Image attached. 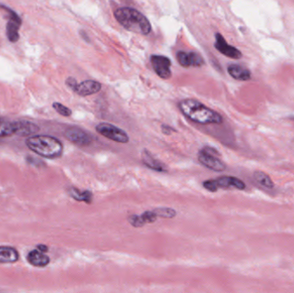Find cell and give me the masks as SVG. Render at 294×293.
Wrapping results in <instances>:
<instances>
[{"label":"cell","instance_id":"cell-25","mask_svg":"<svg viewBox=\"0 0 294 293\" xmlns=\"http://www.w3.org/2000/svg\"><path fill=\"white\" fill-rule=\"evenodd\" d=\"M162 132L166 134V135H169L172 132H176L175 129L172 128L171 127L169 126H166V125H163L162 126Z\"/></svg>","mask_w":294,"mask_h":293},{"label":"cell","instance_id":"cell-5","mask_svg":"<svg viewBox=\"0 0 294 293\" xmlns=\"http://www.w3.org/2000/svg\"><path fill=\"white\" fill-rule=\"evenodd\" d=\"M203 187L210 192H216L219 188L235 187L239 190H243L246 186L243 181L233 176H222L218 179L208 180L203 183Z\"/></svg>","mask_w":294,"mask_h":293},{"label":"cell","instance_id":"cell-14","mask_svg":"<svg viewBox=\"0 0 294 293\" xmlns=\"http://www.w3.org/2000/svg\"><path fill=\"white\" fill-rule=\"evenodd\" d=\"M16 134L20 136H30L39 132V127L33 122L28 121H15Z\"/></svg>","mask_w":294,"mask_h":293},{"label":"cell","instance_id":"cell-18","mask_svg":"<svg viewBox=\"0 0 294 293\" xmlns=\"http://www.w3.org/2000/svg\"><path fill=\"white\" fill-rule=\"evenodd\" d=\"M16 134L15 121L0 118V137H9Z\"/></svg>","mask_w":294,"mask_h":293},{"label":"cell","instance_id":"cell-15","mask_svg":"<svg viewBox=\"0 0 294 293\" xmlns=\"http://www.w3.org/2000/svg\"><path fill=\"white\" fill-rule=\"evenodd\" d=\"M27 260L29 261V263L31 264L34 267H39V268L46 267L50 262L49 257L46 256L43 252L40 251L39 249L30 251L27 256Z\"/></svg>","mask_w":294,"mask_h":293},{"label":"cell","instance_id":"cell-3","mask_svg":"<svg viewBox=\"0 0 294 293\" xmlns=\"http://www.w3.org/2000/svg\"><path fill=\"white\" fill-rule=\"evenodd\" d=\"M26 145L36 154L48 159L59 158L63 153L62 143L52 136H32L27 139Z\"/></svg>","mask_w":294,"mask_h":293},{"label":"cell","instance_id":"cell-1","mask_svg":"<svg viewBox=\"0 0 294 293\" xmlns=\"http://www.w3.org/2000/svg\"><path fill=\"white\" fill-rule=\"evenodd\" d=\"M181 112L195 123L202 125L221 124L223 118L216 111L195 99H184L179 103Z\"/></svg>","mask_w":294,"mask_h":293},{"label":"cell","instance_id":"cell-9","mask_svg":"<svg viewBox=\"0 0 294 293\" xmlns=\"http://www.w3.org/2000/svg\"><path fill=\"white\" fill-rule=\"evenodd\" d=\"M65 137L77 146H88L92 143V137L88 132L79 128H70L66 129Z\"/></svg>","mask_w":294,"mask_h":293},{"label":"cell","instance_id":"cell-23","mask_svg":"<svg viewBox=\"0 0 294 293\" xmlns=\"http://www.w3.org/2000/svg\"><path fill=\"white\" fill-rule=\"evenodd\" d=\"M129 223L135 228L142 227L146 224L141 215H132L129 217Z\"/></svg>","mask_w":294,"mask_h":293},{"label":"cell","instance_id":"cell-22","mask_svg":"<svg viewBox=\"0 0 294 293\" xmlns=\"http://www.w3.org/2000/svg\"><path fill=\"white\" fill-rule=\"evenodd\" d=\"M53 108L56 110L57 113H59L62 116L69 117V116L72 115V110L69 108L63 105L61 103H55L53 104Z\"/></svg>","mask_w":294,"mask_h":293},{"label":"cell","instance_id":"cell-8","mask_svg":"<svg viewBox=\"0 0 294 293\" xmlns=\"http://www.w3.org/2000/svg\"><path fill=\"white\" fill-rule=\"evenodd\" d=\"M151 66L155 73L163 79H168L171 77L170 66L171 62L169 58L163 55H152L151 57Z\"/></svg>","mask_w":294,"mask_h":293},{"label":"cell","instance_id":"cell-16","mask_svg":"<svg viewBox=\"0 0 294 293\" xmlns=\"http://www.w3.org/2000/svg\"><path fill=\"white\" fill-rule=\"evenodd\" d=\"M19 259L17 249L7 246H0V263H14Z\"/></svg>","mask_w":294,"mask_h":293},{"label":"cell","instance_id":"cell-21","mask_svg":"<svg viewBox=\"0 0 294 293\" xmlns=\"http://www.w3.org/2000/svg\"><path fill=\"white\" fill-rule=\"evenodd\" d=\"M158 217H161L164 219H172L177 215V212L172 208L168 207H160V208L155 209L153 211Z\"/></svg>","mask_w":294,"mask_h":293},{"label":"cell","instance_id":"cell-6","mask_svg":"<svg viewBox=\"0 0 294 293\" xmlns=\"http://www.w3.org/2000/svg\"><path fill=\"white\" fill-rule=\"evenodd\" d=\"M96 132L100 133L101 135L117 143L126 144L129 141L128 133L124 130L119 128L114 125L105 123V122L100 123L96 126Z\"/></svg>","mask_w":294,"mask_h":293},{"label":"cell","instance_id":"cell-2","mask_svg":"<svg viewBox=\"0 0 294 293\" xmlns=\"http://www.w3.org/2000/svg\"><path fill=\"white\" fill-rule=\"evenodd\" d=\"M114 18L123 28L131 32L140 35H148L151 32L149 20L133 8H118L114 11Z\"/></svg>","mask_w":294,"mask_h":293},{"label":"cell","instance_id":"cell-20","mask_svg":"<svg viewBox=\"0 0 294 293\" xmlns=\"http://www.w3.org/2000/svg\"><path fill=\"white\" fill-rule=\"evenodd\" d=\"M254 179L256 180V182L261 185L262 187H267V188L274 187V183H273L272 180L264 172L256 171L254 173Z\"/></svg>","mask_w":294,"mask_h":293},{"label":"cell","instance_id":"cell-26","mask_svg":"<svg viewBox=\"0 0 294 293\" xmlns=\"http://www.w3.org/2000/svg\"><path fill=\"white\" fill-rule=\"evenodd\" d=\"M37 249H39L43 253H46V252H48V246L44 245V244H40V245L37 246Z\"/></svg>","mask_w":294,"mask_h":293},{"label":"cell","instance_id":"cell-11","mask_svg":"<svg viewBox=\"0 0 294 293\" xmlns=\"http://www.w3.org/2000/svg\"><path fill=\"white\" fill-rule=\"evenodd\" d=\"M178 63L184 67H198L204 64V59L201 55L195 52H178L177 54Z\"/></svg>","mask_w":294,"mask_h":293},{"label":"cell","instance_id":"cell-10","mask_svg":"<svg viewBox=\"0 0 294 293\" xmlns=\"http://www.w3.org/2000/svg\"><path fill=\"white\" fill-rule=\"evenodd\" d=\"M215 44L214 47L218 51L220 52L222 55H225L231 59H239L242 57V53L239 51L238 48L232 47L229 45L226 40H224V37L221 34L217 33L215 35Z\"/></svg>","mask_w":294,"mask_h":293},{"label":"cell","instance_id":"cell-12","mask_svg":"<svg viewBox=\"0 0 294 293\" xmlns=\"http://www.w3.org/2000/svg\"><path fill=\"white\" fill-rule=\"evenodd\" d=\"M101 89H102V85L99 82L95 80H85L79 84L77 83L73 91L76 92L78 95L87 96V95L96 94L101 91Z\"/></svg>","mask_w":294,"mask_h":293},{"label":"cell","instance_id":"cell-24","mask_svg":"<svg viewBox=\"0 0 294 293\" xmlns=\"http://www.w3.org/2000/svg\"><path fill=\"white\" fill-rule=\"evenodd\" d=\"M141 217L146 224H151V223H154L155 221L157 220L158 216L156 215V213L153 211H147L141 214Z\"/></svg>","mask_w":294,"mask_h":293},{"label":"cell","instance_id":"cell-17","mask_svg":"<svg viewBox=\"0 0 294 293\" xmlns=\"http://www.w3.org/2000/svg\"><path fill=\"white\" fill-rule=\"evenodd\" d=\"M227 70H228V73L237 80L247 81L250 79L251 77L250 71L239 65H234V64L228 66Z\"/></svg>","mask_w":294,"mask_h":293},{"label":"cell","instance_id":"cell-13","mask_svg":"<svg viewBox=\"0 0 294 293\" xmlns=\"http://www.w3.org/2000/svg\"><path fill=\"white\" fill-rule=\"evenodd\" d=\"M141 159H142L144 165L148 167L149 169H153V170L159 171V172H165L167 170L165 165H164L162 162L158 160L150 151H148L147 150H144L142 151Z\"/></svg>","mask_w":294,"mask_h":293},{"label":"cell","instance_id":"cell-4","mask_svg":"<svg viewBox=\"0 0 294 293\" xmlns=\"http://www.w3.org/2000/svg\"><path fill=\"white\" fill-rule=\"evenodd\" d=\"M219 155L220 153L214 148L204 147L199 153L198 160L207 169L220 172L226 169V165H224V162L221 161L220 159L218 158Z\"/></svg>","mask_w":294,"mask_h":293},{"label":"cell","instance_id":"cell-7","mask_svg":"<svg viewBox=\"0 0 294 293\" xmlns=\"http://www.w3.org/2000/svg\"><path fill=\"white\" fill-rule=\"evenodd\" d=\"M0 7L7 11L9 15V22L6 24V35L8 39L11 40V42H17L19 40V28L22 24V20L15 11H12L7 6L0 4Z\"/></svg>","mask_w":294,"mask_h":293},{"label":"cell","instance_id":"cell-19","mask_svg":"<svg viewBox=\"0 0 294 293\" xmlns=\"http://www.w3.org/2000/svg\"><path fill=\"white\" fill-rule=\"evenodd\" d=\"M69 192H70L71 196L77 201L86 202L87 204L92 203V193L91 191L86 190L81 192L77 188H71Z\"/></svg>","mask_w":294,"mask_h":293}]
</instances>
